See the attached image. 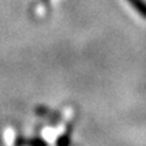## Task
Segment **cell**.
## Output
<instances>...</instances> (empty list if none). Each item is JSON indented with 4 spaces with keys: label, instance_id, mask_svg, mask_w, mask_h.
<instances>
[{
    "label": "cell",
    "instance_id": "3",
    "mask_svg": "<svg viewBox=\"0 0 146 146\" xmlns=\"http://www.w3.org/2000/svg\"><path fill=\"white\" fill-rule=\"evenodd\" d=\"M70 136H67L66 134L65 135H62V136H60V138L57 139V141H56V146H68L70 145Z\"/></svg>",
    "mask_w": 146,
    "mask_h": 146
},
{
    "label": "cell",
    "instance_id": "2",
    "mask_svg": "<svg viewBox=\"0 0 146 146\" xmlns=\"http://www.w3.org/2000/svg\"><path fill=\"white\" fill-rule=\"evenodd\" d=\"M26 144L28 146H48V144L43 139H39V138L29 139L28 141H26Z\"/></svg>",
    "mask_w": 146,
    "mask_h": 146
},
{
    "label": "cell",
    "instance_id": "1",
    "mask_svg": "<svg viewBox=\"0 0 146 146\" xmlns=\"http://www.w3.org/2000/svg\"><path fill=\"white\" fill-rule=\"evenodd\" d=\"M130 6L139 13V15L146 20V1L145 0H127Z\"/></svg>",
    "mask_w": 146,
    "mask_h": 146
}]
</instances>
